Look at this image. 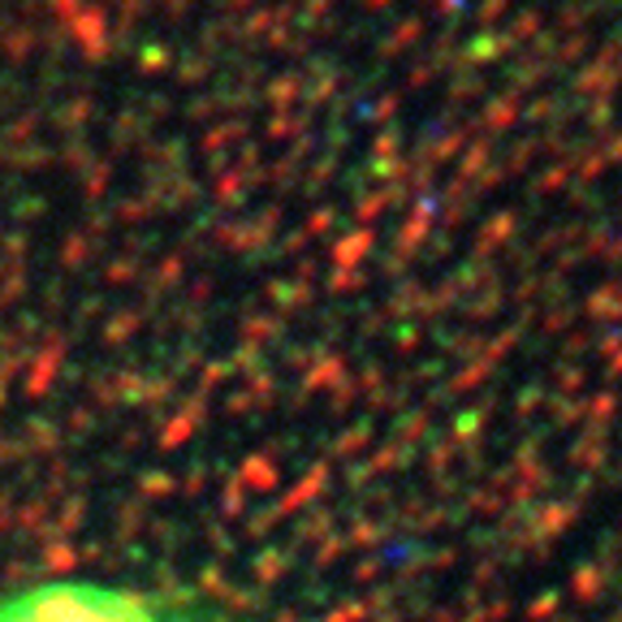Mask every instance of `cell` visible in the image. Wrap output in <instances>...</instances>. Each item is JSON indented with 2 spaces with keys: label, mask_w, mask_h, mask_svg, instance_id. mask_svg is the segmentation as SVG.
Returning <instances> with one entry per match:
<instances>
[{
  "label": "cell",
  "mask_w": 622,
  "mask_h": 622,
  "mask_svg": "<svg viewBox=\"0 0 622 622\" xmlns=\"http://www.w3.org/2000/svg\"><path fill=\"white\" fill-rule=\"evenodd\" d=\"M0 622H242L220 597L100 575H57L0 592Z\"/></svg>",
  "instance_id": "obj_1"
}]
</instances>
